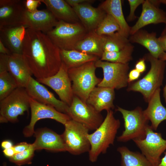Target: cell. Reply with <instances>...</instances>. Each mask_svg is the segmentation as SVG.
Wrapping results in <instances>:
<instances>
[{
	"label": "cell",
	"instance_id": "10",
	"mask_svg": "<svg viewBox=\"0 0 166 166\" xmlns=\"http://www.w3.org/2000/svg\"><path fill=\"white\" fill-rule=\"evenodd\" d=\"M67 114L71 119L84 125L89 130H95L104 120L101 113L74 95Z\"/></svg>",
	"mask_w": 166,
	"mask_h": 166
},
{
	"label": "cell",
	"instance_id": "8",
	"mask_svg": "<svg viewBox=\"0 0 166 166\" xmlns=\"http://www.w3.org/2000/svg\"><path fill=\"white\" fill-rule=\"evenodd\" d=\"M62 136L66 151L74 155L89 152L90 145L88 138L89 130L84 125L70 119L64 125Z\"/></svg>",
	"mask_w": 166,
	"mask_h": 166
},
{
	"label": "cell",
	"instance_id": "41",
	"mask_svg": "<svg viewBox=\"0 0 166 166\" xmlns=\"http://www.w3.org/2000/svg\"><path fill=\"white\" fill-rule=\"evenodd\" d=\"M158 39L162 49L166 53V34H161Z\"/></svg>",
	"mask_w": 166,
	"mask_h": 166
},
{
	"label": "cell",
	"instance_id": "9",
	"mask_svg": "<svg viewBox=\"0 0 166 166\" xmlns=\"http://www.w3.org/2000/svg\"><path fill=\"white\" fill-rule=\"evenodd\" d=\"M97 68L103 70V78L97 86L119 89L126 87L128 83L129 64L103 61L95 62Z\"/></svg>",
	"mask_w": 166,
	"mask_h": 166
},
{
	"label": "cell",
	"instance_id": "3",
	"mask_svg": "<svg viewBox=\"0 0 166 166\" xmlns=\"http://www.w3.org/2000/svg\"><path fill=\"white\" fill-rule=\"evenodd\" d=\"M144 57L150 63V70L142 79L129 85L127 90L140 93L145 101L148 102L155 91L162 85L166 63L149 53Z\"/></svg>",
	"mask_w": 166,
	"mask_h": 166
},
{
	"label": "cell",
	"instance_id": "7",
	"mask_svg": "<svg viewBox=\"0 0 166 166\" xmlns=\"http://www.w3.org/2000/svg\"><path fill=\"white\" fill-rule=\"evenodd\" d=\"M30 97L26 88L18 87L0 101V122L15 123L30 108Z\"/></svg>",
	"mask_w": 166,
	"mask_h": 166
},
{
	"label": "cell",
	"instance_id": "26",
	"mask_svg": "<svg viewBox=\"0 0 166 166\" xmlns=\"http://www.w3.org/2000/svg\"><path fill=\"white\" fill-rule=\"evenodd\" d=\"M98 7L114 18L120 27V30L118 32L128 38L130 35L131 27L124 17L122 9V1L106 0L101 3Z\"/></svg>",
	"mask_w": 166,
	"mask_h": 166
},
{
	"label": "cell",
	"instance_id": "6",
	"mask_svg": "<svg viewBox=\"0 0 166 166\" xmlns=\"http://www.w3.org/2000/svg\"><path fill=\"white\" fill-rule=\"evenodd\" d=\"M116 110L122 114L124 128L122 134L117 138L118 141L125 142L145 138L147 128L149 125V121L141 107H138L129 110L117 106Z\"/></svg>",
	"mask_w": 166,
	"mask_h": 166
},
{
	"label": "cell",
	"instance_id": "38",
	"mask_svg": "<svg viewBox=\"0 0 166 166\" xmlns=\"http://www.w3.org/2000/svg\"><path fill=\"white\" fill-rule=\"evenodd\" d=\"M141 73L135 69L131 70L128 75V83L137 80L140 76Z\"/></svg>",
	"mask_w": 166,
	"mask_h": 166
},
{
	"label": "cell",
	"instance_id": "5",
	"mask_svg": "<svg viewBox=\"0 0 166 166\" xmlns=\"http://www.w3.org/2000/svg\"><path fill=\"white\" fill-rule=\"evenodd\" d=\"M88 33L81 22L70 23L58 21L46 34L60 49H74L77 43Z\"/></svg>",
	"mask_w": 166,
	"mask_h": 166
},
{
	"label": "cell",
	"instance_id": "51",
	"mask_svg": "<svg viewBox=\"0 0 166 166\" xmlns=\"http://www.w3.org/2000/svg\"></svg>",
	"mask_w": 166,
	"mask_h": 166
},
{
	"label": "cell",
	"instance_id": "34",
	"mask_svg": "<svg viewBox=\"0 0 166 166\" xmlns=\"http://www.w3.org/2000/svg\"><path fill=\"white\" fill-rule=\"evenodd\" d=\"M35 151L32 144L27 149L21 152L15 153L9 160L18 166L31 164Z\"/></svg>",
	"mask_w": 166,
	"mask_h": 166
},
{
	"label": "cell",
	"instance_id": "18",
	"mask_svg": "<svg viewBox=\"0 0 166 166\" xmlns=\"http://www.w3.org/2000/svg\"><path fill=\"white\" fill-rule=\"evenodd\" d=\"M6 67L18 87H26L33 75L21 54L11 53L7 55Z\"/></svg>",
	"mask_w": 166,
	"mask_h": 166
},
{
	"label": "cell",
	"instance_id": "12",
	"mask_svg": "<svg viewBox=\"0 0 166 166\" xmlns=\"http://www.w3.org/2000/svg\"><path fill=\"white\" fill-rule=\"evenodd\" d=\"M153 130L149 125L145 138L133 141L152 166H156L160 161L161 154L166 149V140L163 138L161 133Z\"/></svg>",
	"mask_w": 166,
	"mask_h": 166
},
{
	"label": "cell",
	"instance_id": "47",
	"mask_svg": "<svg viewBox=\"0 0 166 166\" xmlns=\"http://www.w3.org/2000/svg\"><path fill=\"white\" fill-rule=\"evenodd\" d=\"M149 2L154 6L159 7L161 4L160 0H149Z\"/></svg>",
	"mask_w": 166,
	"mask_h": 166
},
{
	"label": "cell",
	"instance_id": "2",
	"mask_svg": "<svg viewBox=\"0 0 166 166\" xmlns=\"http://www.w3.org/2000/svg\"><path fill=\"white\" fill-rule=\"evenodd\" d=\"M107 112L106 116L101 124L87 136L90 145L89 159L92 162H96L101 154L106 153L110 145H113L120 126V121L115 117L112 110Z\"/></svg>",
	"mask_w": 166,
	"mask_h": 166
},
{
	"label": "cell",
	"instance_id": "49",
	"mask_svg": "<svg viewBox=\"0 0 166 166\" xmlns=\"http://www.w3.org/2000/svg\"><path fill=\"white\" fill-rule=\"evenodd\" d=\"M166 34V24H165V27L161 34Z\"/></svg>",
	"mask_w": 166,
	"mask_h": 166
},
{
	"label": "cell",
	"instance_id": "1",
	"mask_svg": "<svg viewBox=\"0 0 166 166\" xmlns=\"http://www.w3.org/2000/svg\"><path fill=\"white\" fill-rule=\"evenodd\" d=\"M22 54L36 79L55 74L62 62L60 49L48 35L28 28L23 42Z\"/></svg>",
	"mask_w": 166,
	"mask_h": 166
},
{
	"label": "cell",
	"instance_id": "29",
	"mask_svg": "<svg viewBox=\"0 0 166 166\" xmlns=\"http://www.w3.org/2000/svg\"><path fill=\"white\" fill-rule=\"evenodd\" d=\"M117 150L121 156V166H153L142 153L124 146L118 147Z\"/></svg>",
	"mask_w": 166,
	"mask_h": 166
},
{
	"label": "cell",
	"instance_id": "11",
	"mask_svg": "<svg viewBox=\"0 0 166 166\" xmlns=\"http://www.w3.org/2000/svg\"><path fill=\"white\" fill-rule=\"evenodd\" d=\"M30 120L23 131V135L26 137H30L34 134L35 125L41 119H52L64 125L71 119L68 115L59 112L51 105L40 103L30 97Z\"/></svg>",
	"mask_w": 166,
	"mask_h": 166
},
{
	"label": "cell",
	"instance_id": "14",
	"mask_svg": "<svg viewBox=\"0 0 166 166\" xmlns=\"http://www.w3.org/2000/svg\"><path fill=\"white\" fill-rule=\"evenodd\" d=\"M25 88L31 98L40 103L51 105L59 112L67 114L69 106L57 99L52 92L32 77Z\"/></svg>",
	"mask_w": 166,
	"mask_h": 166
},
{
	"label": "cell",
	"instance_id": "43",
	"mask_svg": "<svg viewBox=\"0 0 166 166\" xmlns=\"http://www.w3.org/2000/svg\"><path fill=\"white\" fill-rule=\"evenodd\" d=\"M1 146L2 148L4 149L12 148L14 145L11 141L9 140H6L2 142Z\"/></svg>",
	"mask_w": 166,
	"mask_h": 166
},
{
	"label": "cell",
	"instance_id": "48",
	"mask_svg": "<svg viewBox=\"0 0 166 166\" xmlns=\"http://www.w3.org/2000/svg\"><path fill=\"white\" fill-rule=\"evenodd\" d=\"M161 3L163 4L166 5V0H160Z\"/></svg>",
	"mask_w": 166,
	"mask_h": 166
},
{
	"label": "cell",
	"instance_id": "32",
	"mask_svg": "<svg viewBox=\"0 0 166 166\" xmlns=\"http://www.w3.org/2000/svg\"><path fill=\"white\" fill-rule=\"evenodd\" d=\"M17 87L15 81L8 71H0V101Z\"/></svg>",
	"mask_w": 166,
	"mask_h": 166
},
{
	"label": "cell",
	"instance_id": "42",
	"mask_svg": "<svg viewBox=\"0 0 166 166\" xmlns=\"http://www.w3.org/2000/svg\"><path fill=\"white\" fill-rule=\"evenodd\" d=\"M2 152L4 155L9 158L12 157L16 153L13 147L10 148L4 149Z\"/></svg>",
	"mask_w": 166,
	"mask_h": 166
},
{
	"label": "cell",
	"instance_id": "39",
	"mask_svg": "<svg viewBox=\"0 0 166 166\" xmlns=\"http://www.w3.org/2000/svg\"><path fill=\"white\" fill-rule=\"evenodd\" d=\"M145 60L143 57L140 59L136 63L135 69L141 73H142L146 70Z\"/></svg>",
	"mask_w": 166,
	"mask_h": 166
},
{
	"label": "cell",
	"instance_id": "13",
	"mask_svg": "<svg viewBox=\"0 0 166 166\" xmlns=\"http://www.w3.org/2000/svg\"><path fill=\"white\" fill-rule=\"evenodd\" d=\"M68 70L65 65L62 62L59 70L55 74L47 77L36 80L41 83L52 89L61 100L69 106L74 95Z\"/></svg>",
	"mask_w": 166,
	"mask_h": 166
},
{
	"label": "cell",
	"instance_id": "28",
	"mask_svg": "<svg viewBox=\"0 0 166 166\" xmlns=\"http://www.w3.org/2000/svg\"><path fill=\"white\" fill-rule=\"evenodd\" d=\"M62 62L69 69L80 66L91 61H96L98 57L85 53L75 49L65 50L60 49Z\"/></svg>",
	"mask_w": 166,
	"mask_h": 166
},
{
	"label": "cell",
	"instance_id": "35",
	"mask_svg": "<svg viewBox=\"0 0 166 166\" xmlns=\"http://www.w3.org/2000/svg\"><path fill=\"white\" fill-rule=\"evenodd\" d=\"M144 0H128L130 7V12L127 18L128 22L134 21L137 18L135 15V11L137 8L144 2Z\"/></svg>",
	"mask_w": 166,
	"mask_h": 166
},
{
	"label": "cell",
	"instance_id": "44",
	"mask_svg": "<svg viewBox=\"0 0 166 166\" xmlns=\"http://www.w3.org/2000/svg\"><path fill=\"white\" fill-rule=\"evenodd\" d=\"M0 53L6 55H9L11 53L10 51L4 45L0 40Z\"/></svg>",
	"mask_w": 166,
	"mask_h": 166
},
{
	"label": "cell",
	"instance_id": "15",
	"mask_svg": "<svg viewBox=\"0 0 166 166\" xmlns=\"http://www.w3.org/2000/svg\"><path fill=\"white\" fill-rule=\"evenodd\" d=\"M58 21L47 9L31 12L26 10L22 25L27 28L41 32L45 34L52 30Z\"/></svg>",
	"mask_w": 166,
	"mask_h": 166
},
{
	"label": "cell",
	"instance_id": "50",
	"mask_svg": "<svg viewBox=\"0 0 166 166\" xmlns=\"http://www.w3.org/2000/svg\"><path fill=\"white\" fill-rule=\"evenodd\" d=\"M3 166H7L6 163H4L3 164Z\"/></svg>",
	"mask_w": 166,
	"mask_h": 166
},
{
	"label": "cell",
	"instance_id": "37",
	"mask_svg": "<svg viewBox=\"0 0 166 166\" xmlns=\"http://www.w3.org/2000/svg\"><path fill=\"white\" fill-rule=\"evenodd\" d=\"M31 144L26 142H22L14 145L13 148L16 153H18L27 149L31 146Z\"/></svg>",
	"mask_w": 166,
	"mask_h": 166
},
{
	"label": "cell",
	"instance_id": "4",
	"mask_svg": "<svg viewBox=\"0 0 166 166\" xmlns=\"http://www.w3.org/2000/svg\"><path fill=\"white\" fill-rule=\"evenodd\" d=\"M96 68L95 61H91L68 70L74 95L85 102L90 92L102 80L96 75Z\"/></svg>",
	"mask_w": 166,
	"mask_h": 166
},
{
	"label": "cell",
	"instance_id": "36",
	"mask_svg": "<svg viewBox=\"0 0 166 166\" xmlns=\"http://www.w3.org/2000/svg\"><path fill=\"white\" fill-rule=\"evenodd\" d=\"M25 8L26 10L31 12L37 10L38 7L42 2L41 0H24Z\"/></svg>",
	"mask_w": 166,
	"mask_h": 166
},
{
	"label": "cell",
	"instance_id": "16",
	"mask_svg": "<svg viewBox=\"0 0 166 166\" xmlns=\"http://www.w3.org/2000/svg\"><path fill=\"white\" fill-rule=\"evenodd\" d=\"M26 10L24 0H0V27L22 25Z\"/></svg>",
	"mask_w": 166,
	"mask_h": 166
},
{
	"label": "cell",
	"instance_id": "23",
	"mask_svg": "<svg viewBox=\"0 0 166 166\" xmlns=\"http://www.w3.org/2000/svg\"><path fill=\"white\" fill-rule=\"evenodd\" d=\"M160 88L157 89L148 101V106L144 110V114L151 122V127L156 130L159 124L166 120V108L161 103Z\"/></svg>",
	"mask_w": 166,
	"mask_h": 166
},
{
	"label": "cell",
	"instance_id": "40",
	"mask_svg": "<svg viewBox=\"0 0 166 166\" xmlns=\"http://www.w3.org/2000/svg\"><path fill=\"white\" fill-rule=\"evenodd\" d=\"M72 7L82 3H88L90 4L95 2L92 0H65Z\"/></svg>",
	"mask_w": 166,
	"mask_h": 166
},
{
	"label": "cell",
	"instance_id": "45",
	"mask_svg": "<svg viewBox=\"0 0 166 166\" xmlns=\"http://www.w3.org/2000/svg\"><path fill=\"white\" fill-rule=\"evenodd\" d=\"M159 59L165 61H166V53L164 52L160 56ZM163 97L164 99V101L166 103V85L164 87L163 89Z\"/></svg>",
	"mask_w": 166,
	"mask_h": 166
},
{
	"label": "cell",
	"instance_id": "33",
	"mask_svg": "<svg viewBox=\"0 0 166 166\" xmlns=\"http://www.w3.org/2000/svg\"><path fill=\"white\" fill-rule=\"evenodd\" d=\"M120 30V26L114 18L111 15L106 14L95 30L100 36L109 35Z\"/></svg>",
	"mask_w": 166,
	"mask_h": 166
},
{
	"label": "cell",
	"instance_id": "20",
	"mask_svg": "<svg viewBox=\"0 0 166 166\" xmlns=\"http://www.w3.org/2000/svg\"><path fill=\"white\" fill-rule=\"evenodd\" d=\"M142 5L140 16L135 24L131 27L130 35L149 24H166V12L154 6L149 0H145Z\"/></svg>",
	"mask_w": 166,
	"mask_h": 166
},
{
	"label": "cell",
	"instance_id": "24",
	"mask_svg": "<svg viewBox=\"0 0 166 166\" xmlns=\"http://www.w3.org/2000/svg\"><path fill=\"white\" fill-rule=\"evenodd\" d=\"M58 21L70 23L80 22L73 8L64 0H41Z\"/></svg>",
	"mask_w": 166,
	"mask_h": 166
},
{
	"label": "cell",
	"instance_id": "27",
	"mask_svg": "<svg viewBox=\"0 0 166 166\" xmlns=\"http://www.w3.org/2000/svg\"><path fill=\"white\" fill-rule=\"evenodd\" d=\"M74 49L100 59L104 52L102 36L97 34L95 31L88 32L77 43Z\"/></svg>",
	"mask_w": 166,
	"mask_h": 166
},
{
	"label": "cell",
	"instance_id": "25",
	"mask_svg": "<svg viewBox=\"0 0 166 166\" xmlns=\"http://www.w3.org/2000/svg\"><path fill=\"white\" fill-rule=\"evenodd\" d=\"M128 39L131 43H136L143 46L153 57L158 58L164 52L162 49L156 37L155 32L149 33L140 29L130 35Z\"/></svg>",
	"mask_w": 166,
	"mask_h": 166
},
{
	"label": "cell",
	"instance_id": "21",
	"mask_svg": "<svg viewBox=\"0 0 166 166\" xmlns=\"http://www.w3.org/2000/svg\"><path fill=\"white\" fill-rule=\"evenodd\" d=\"M26 28L23 25L0 27V40L11 53L22 54Z\"/></svg>",
	"mask_w": 166,
	"mask_h": 166
},
{
	"label": "cell",
	"instance_id": "31",
	"mask_svg": "<svg viewBox=\"0 0 166 166\" xmlns=\"http://www.w3.org/2000/svg\"><path fill=\"white\" fill-rule=\"evenodd\" d=\"M134 46L131 44L117 51L104 52L100 59L103 61L121 64L128 63L132 60Z\"/></svg>",
	"mask_w": 166,
	"mask_h": 166
},
{
	"label": "cell",
	"instance_id": "22",
	"mask_svg": "<svg viewBox=\"0 0 166 166\" xmlns=\"http://www.w3.org/2000/svg\"><path fill=\"white\" fill-rule=\"evenodd\" d=\"M115 97L114 89L97 86L90 92L86 102L101 113L104 110L107 111L114 108Z\"/></svg>",
	"mask_w": 166,
	"mask_h": 166
},
{
	"label": "cell",
	"instance_id": "46",
	"mask_svg": "<svg viewBox=\"0 0 166 166\" xmlns=\"http://www.w3.org/2000/svg\"><path fill=\"white\" fill-rule=\"evenodd\" d=\"M164 154V156L161 159L160 162L156 166H166V152Z\"/></svg>",
	"mask_w": 166,
	"mask_h": 166
},
{
	"label": "cell",
	"instance_id": "30",
	"mask_svg": "<svg viewBox=\"0 0 166 166\" xmlns=\"http://www.w3.org/2000/svg\"><path fill=\"white\" fill-rule=\"evenodd\" d=\"M102 47L104 52H114L121 50L131 43L128 38L118 32L109 35H102Z\"/></svg>",
	"mask_w": 166,
	"mask_h": 166
},
{
	"label": "cell",
	"instance_id": "17",
	"mask_svg": "<svg viewBox=\"0 0 166 166\" xmlns=\"http://www.w3.org/2000/svg\"><path fill=\"white\" fill-rule=\"evenodd\" d=\"M35 139L32 144L36 150L44 149L53 152L66 151L61 135L47 128L35 131Z\"/></svg>",
	"mask_w": 166,
	"mask_h": 166
},
{
	"label": "cell",
	"instance_id": "19",
	"mask_svg": "<svg viewBox=\"0 0 166 166\" xmlns=\"http://www.w3.org/2000/svg\"><path fill=\"white\" fill-rule=\"evenodd\" d=\"M73 8L88 32L95 31L107 14L98 7H94L88 3L80 4Z\"/></svg>",
	"mask_w": 166,
	"mask_h": 166
}]
</instances>
